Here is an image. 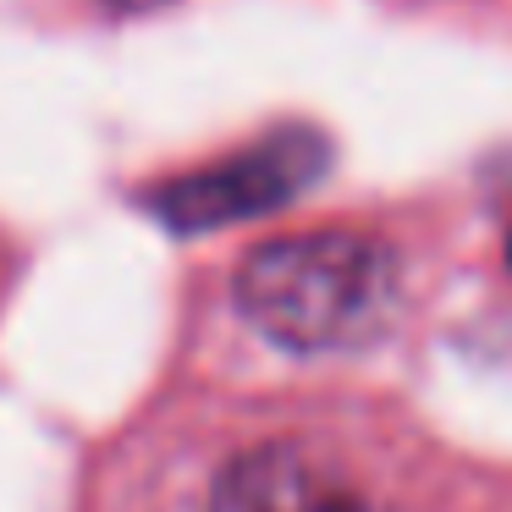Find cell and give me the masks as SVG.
Wrapping results in <instances>:
<instances>
[{"mask_svg":"<svg viewBox=\"0 0 512 512\" xmlns=\"http://www.w3.org/2000/svg\"><path fill=\"white\" fill-rule=\"evenodd\" d=\"M237 309L287 353H342L391 320L397 254L347 226L270 237L237 265Z\"/></svg>","mask_w":512,"mask_h":512,"instance_id":"cell-1","label":"cell"},{"mask_svg":"<svg viewBox=\"0 0 512 512\" xmlns=\"http://www.w3.org/2000/svg\"><path fill=\"white\" fill-rule=\"evenodd\" d=\"M320 171H325L320 133L281 127V133L237 149V155L215 160V166H199L188 177L166 182L160 193H149V210L171 232H215V226H237L292 204Z\"/></svg>","mask_w":512,"mask_h":512,"instance_id":"cell-2","label":"cell"},{"mask_svg":"<svg viewBox=\"0 0 512 512\" xmlns=\"http://www.w3.org/2000/svg\"><path fill=\"white\" fill-rule=\"evenodd\" d=\"M204 512H369V501L292 441H265L221 468Z\"/></svg>","mask_w":512,"mask_h":512,"instance_id":"cell-3","label":"cell"},{"mask_svg":"<svg viewBox=\"0 0 512 512\" xmlns=\"http://www.w3.org/2000/svg\"><path fill=\"white\" fill-rule=\"evenodd\" d=\"M105 6H116V12H149V6H166V0H105Z\"/></svg>","mask_w":512,"mask_h":512,"instance_id":"cell-4","label":"cell"},{"mask_svg":"<svg viewBox=\"0 0 512 512\" xmlns=\"http://www.w3.org/2000/svg\"><path fill=\"white\" fill-rule=\"evenodd\" d=\"M507 265H512V237H507Z\"/></svg>","mask_w":512,"mask_h":512,"instance_id":"cell-5","label":"cell"}]
</instances>
